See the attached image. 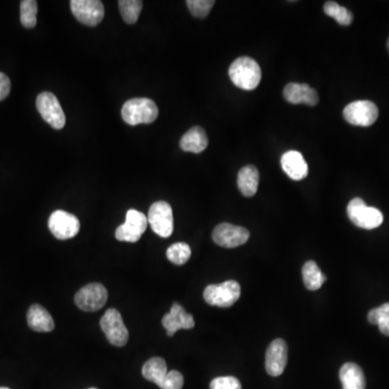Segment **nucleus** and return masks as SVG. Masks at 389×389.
Returning <instances> with one entry per match:
<instances>
[{
	"label": "nucleus",
	"mask_w": 389,
	"mask_h": 389,
	"mask_svg": "<svg viewBox=\"0 0 389 389\" xmlns=\"http://www.w3.org/2000/svg\"><path fill=\"white\" fill-rule=\"evenodd\" d=\"M228 75L236 87L251 91L260 85L262 70L257 61L248 56H240L232 62Z\"/></svg>",
	"instance_id": "1"
},
{
	"label": "nucleus",
	"mask_w": 389,
	"mask_h": 389,
	"mask_svg": "<svg viewBox=\"0 0 389 389\" xmlns=\"http://www.w3.org/2000/svg\"><path fill=\"white\" fill-rule=\"evenodd\" d=\"M158 114L159 111L155 102L146 97L129 100L121 109L122 119L130 126L152 124L157 119Z\"/></svg>",
	"instance_id": "2"
},
{
	"label": "nucleus",
	"mask_w": 389,
	"mask_h": 389,
	"mask_svg": "<svg viewBox=\"0 0 389 389\" xmlns=\"http://www.w3.org/2000/svg\"><path fill=\"white\" fill-rule=\"evenodd\" d=\"M347 216L358 228L374 230L383 224L384 216L379 209L367 207L361 198H354L348 203Z\"/></svg>",
	"instance_id": "3"
},
{
	"label": "nucleus",
	"mask_w": 389,
	"mask_h": 389,
	"mask_svg": "<svg viewBox=\"0 0 389 389\" xmlns=\"http://www.w3.org/2000/svg\"><path fill=\"white\" fill-rule=\"evenodd\" d=\"M241 288L235 280L225 281L220 285H210L205 289L203 299L211 306L228 308L239 300Z\"/></svg>",
	"instance_id": "4"
},
{
	"label": "nucleus",
	"mask_w": 389,
	"mask_h": 389,
	"mask_svg": "<svg viewBox=\"0 0 389 389\" xmlns=\"http://www.w3.org/2000/svg\"><path fill=\"white\" fill-rule=\"evenodd\" d=\"M100 326L111 345L122 347L128 343L129 331L118 310L115 308L107 310L102 317Z\"/></svg>",
	"instance_id": "5"
},
{
	"label": "nucleus",
	"mask_w": 389,
	"mask_h": 389,
	"mask_svg": "<svg viewBox=\"0 0 389 389\" xmlns=\"http://www.w3.org/2000/svg\"><path fill=\"white\" fill-rule=\"evenodd\" d=\"M37 111L40 116L48 122L51 127L56 130H61L65 126L66 117L60 102L56 95L51 92H42L37 97Z\"/></svg>",
	"instance_id": "6"
},
{
	"label": "nucleus",
	"mask_w": 389,
	"mask_h": 389,
	"mask_svg": "<svg viewBox=\"0 0 389 389\" xmlns=\"http://www.w3.org/2000/svg\"><path fill=\"white\" fill-rule=\"evenodd\" d=\"M148 221L152 226V232L160 237H170L173 232V211L166 201L152 203L148 211Z\"/></svg>",
	"instance_id": "7"
},
{
	"label": "nucleus",
	"mask_w": 389,
	"mask_h": 389,
	"mask_svg": "<svg viewBox=\"0 0 389 389\" xmlns=\"http://www.w3.org/2000/svg\"><path fill=\"white\" fill-rule=\"evenodd\" d=\"M109 298L106 288L101 283H89L75 295V304L84 312H97L104 306Z\"/></svg>",
	"instance_id": "8"
},
{
	"label": "nucleus",
	"mask_w": 389,
	"mask_h": 389,
	"mask_svg": "<svg viewBox=\"0 0 389 389\" xmlns=\"http://www.w3.org/2000/svg\"><path fill=\"white\" fill-rule=\"evenodd\" d=\"M344 118L353 126H372L379 117V109L371 101H356L344 109Z\"/></svg>",
	"instance_id": "9"
},
{
	"label": "nucleus",
	"mask_w": 389,
	"mask_h": 389,
	"mask_svg": "<svg viewBox=\"0 0 389 389\" xmlns=\"http://www.w3.org/2000/svg\"><path fill=\"white\" fill-rule=\"evenodd\" d=\"M49 230L58 240H68L77 236L80 223L77 216L63 210L54 211L49 218Z\"/></svg>",
	"instance_id": "10"
},
{
	"label": "nucleus",
	"mask_w": 389,
	"mask_h": 389,
	"mask_svg": "<svg viewBox=\"0 0 389 389\" xmlns=\"http://www.w3.org/2000/svg\"><path fill=\"white\" fill-rule=\"evenodd\" d=\"M148 221L144 213L131 209L127 212L126 222L120 225L115 232L119 241L138 242L148 228Z\"/></svg>",
	"instance_id": "11"
},
{
	"label": "nucleus",
	"mask_w": 389,
	"mask_h": 389,
	"mask_svg": "<svg viewBox=\"0 0 389 389\" xmlns=\"http://www.w3.org/2000/svg\"><path fill=\"white\" fill-rule=\"evenodd\" d=\"M70 10L81 24L97 26L104 17V6L100 0H72Z\"/></svg>",
	"instance_id": "12"
},
{
	"label": "nucleus",
	"mask_w": 389,
	"mask_h": 389,
	"mask_svg": "<svg viewBox=\"0 0 389 389\" xmlns=\"http://www.w3.org/2000/svg\"><path fill=\"white\" fill-rule=\"evenodd\" d=\"M250 232L247 228L230 223H222L213 230L212 239L223 248H237L249 240Z\"/></svg>",
	"instance_id": "13"
},
{
	"label": "nucleus",
	"mask_w": 389,
	"mask_h": 389,
	"mask_svg": "<svg viewBox=\"0 0 389 389\" xmlns=\"http://www.w3.org/2000/svg\"><path fill=\"white\" fill-rule=\"evenodd\" d=\"M288 363V346L283 340L277 339L271 342L266 351V372L271 376H279L285 371Z\"/></svg>",
	"instance_id": "14"
},
{
	"label": "nucleus",
	"mask_w": 389,
	"mask_h": 389,
	"mask_svg": "<svg viewBox=\"0 0 389 389\" xmlns=\"http://www.w3.org/2000/svg\"><path fill=\"white\" fill-rule=\"evenodd\" d=\"M162 326L167 330L168 336H173L177 330L193 329L195 326V320L193 316L179 303H174L171 310L162 318Z\"/></svg>",
	"instance_id": "15"
},
{
	"label": "nucleus",
	"mask_w": 389,
	"mask_h": 389,
	"mask_svg": "<svg viewBox=\"0 0 389 389\" xmlns=\"http://www.w3.org/2000/svg\"><path fill=\"white\" fill-rule=\"evenodd\" d=\"M283 97L291 104H306L315 106L319 102V97L316 90L306 84H289L283 90Z\"/></svg>",
	"instance_id": "16"
},
{
	"label": "nucleus",
	"mask_w": 389,
	"mask_h": 389,
	"mask_svg": "<svg viewBox=\"0 0 389 389\" xmlns=\"http://www.w3.org/2000/svg\"><path fill=\"white\" fill-rule=\"evenodd\" d=\"M281 167L285 173L294 181H301L308 174V165L298 150L285 152L281 157Z\"/></svg>",
	"instance_id": "17"
},
{
	"label": "nucleus",
	"mask_w": 389,
	"mask_h": 389,
	"mask_svg": "<svg viewBox=\"0 0 389 389\" xmlns=\"http://www.w3.org/2000/svg\"><path fill=\"white\" fill-rule=\"evenodd\" d=\"M27 324L36 332H51L54 329V318L42 305L34 304L29 307Z\"/></svg>",
	"instance_id": "18"
},
{
	"label": "nucleus",
	"mask_w": 389,
	"mask_h": 389,
	"mask_svg": "<svg viewBox=\"0 0 389 389\" xmlns=\"http://www.w3.org/2000/svg\"><path fill=\"white\" fill-rule=\"evenodd\" d=\"M180 145L184 152L200 154L209 145L206 131L200 127H193V128L189 129L181 138Z\"/></svg>",
	"instance_id": "19"
},
{
	"label": "nucleus",
	"mask_w": 389,
	"mask_h": 389,
	"mask_svg": "<svg viewBox=\"0 0 389 389\" xmlns=\"http://www.w3.org/2000/svg\"><path fill=\"white\" fill-rule=\"evenodd\" d=\"M340 380L343 389H365V373L356 363H347L341 367Z\"/></svg>",
	"instance_id": "20"
},
{
	"label": "nucleus",
	"mask_w": 389,
	"mask_h": 389,
	"mask_svg": "<svg viewBox=\"0 0 389 389\" xmlns=\"http://www.w3.org/2000/svg\"><path fill=\"white\" fill-rule=\"evenodd\" d=\"M238 189L246 197H253L259 189V170L254 166H246L238 173Z\"/></svg>",
	"instance_id": "21"
},
{
	"label": "nucleus",
	"mask_w": 389,
	"mask_h": 389,
	"mask_svg": "<svg viewBox=\"0 0 389 389\" xmlns=\"http://www.w3.org/2000/svg\"><path fill=\"white\" fill-rule=\"evenodd\" d=\"M142 374L145 380L159 386L168 374L167 363L160 357L150 358L143 365Z\"/></svg>",
	"instance_id": "22"
},
{
	"label": "nucleus",
	"mask_w": 389,
	"mask_h": 389,
	"mask_svg": "<svg viewBox=\"0 0 389 389\" xmlns=\"http://www.w3.org/2000/svg\"><path fill=\"white\" fill-rule=\"evenodd\" d=\"M302 275L305 287L310 291L319 290L326 280V276L314 261H308L304 264Z\"/></svg>",
	"instance_id": "23"
},
{
	"label": "nucleus",
	"mask_w": 389,
	"mask_h": 389,
	"mask_svg": "<svg viewBox=\"0 0 389 389\" xmlns=\"http://www.w3.org/2000/svg\"><path fill=\"white\" fill-rule=\"evenodd\" d=\"M121 17L127 24H134L138 22L142 11L143 1L141 0H120L118 1Z\"/></svg>",
	"instance_id": "24"
},
{
	"label": "nucleus",
	"mask_w": 389,
	"mask_h": 389,
	"mask_svg": "<svg viewBox=\"0 0 389 389\" xmlns=\"http://www.w3.org/2000/svg\"><path fill=\"white\" fill-rule=\"evenodd\" d=\"M367 320L370 324L379 326V329L384 335L389 336V303L371 310L367 314Z\"/></svg>",
	"instance_id": "25"
},
{
	"label": "nucleus",
	"mask_w": 389,
	"mask_h": 389,
	"mask_svg": "<svg viewBox=\"0 0 389 389\" xmlns=\"http://www.w3.org/2000/svg\"><path fill=\"white\" fill-rule=\"evenodd\" d=\"M324 13L336 19L339 24L347 26L353 22V13L347 8L342 7L335 1H326L324 3Z\"/></svg>",
	"instance_id": "26"
},
{
	"label": "nucleus",
	"mask_w": 389,
	"mask_h": 389,
	"mask_svg": "<svg viewBox=\"0 0 389 389\" xmlns=\"http://www.w3.org/2000/svg\"><path fill=\"white\" fill-rule=\"evenodd\" d=\"M21 23L25 29H33L37 24L38 3L36 0H23L21 1Z\"/></svg>",
	"instance_id": "27"
},
{
	"label": "nucleus",
	"mask_w": 389,
	"mask_h": 389,
	"mask_svg": "<svg viewBox=\"0 0 389 389\" xmlns=\"http://www.w3.org/2000/svg\"><path fill=\"white\" fill-rule=\"evenodd\" d=\"M191 250L185 242H177L168 248L167 257L175 265H184L191 259Z\"/></svg>",
	"instance_id": "28"
},
{
	"label": "nucleus",
	"mask_w": 389,
	"mask_h": 389,
	"mask_svg": "<svg viewBox=\"0 0 389 389\" xmlns=\"http://www.w3.org/2000/svg\"><path fill=\"white\" fill-rule=\"evenodd\" d=\"M216 1L213 0H187L186 5L189 11L193 17H208L210 10L212 9Z\"/></svg>",
	"instance_id": "29"
},
{
	"label": "nucleus",
	"mask_w": 389,
	"mask_h": 389,
	"mask_svg": "<svg viewBox=\"0 0 389 389\" xmlns=\"http://www.w3.org/2000/svg\"><path fill=\"white\" fill-rule=\"evenodd\" d=\"M184 377L179 371L172 370L166 375L165 380L159 385L161 389H182Z\"/></svg>",
	"instance_id": "30"
},
{
	"label": "nucleus",
	"mask_w": 389,
	"mask_h": 389,
	"mask_svg": "<svg viewBox=\"0 0 389 389\" xmlns=\"http://www.w3.org/2000/svg\"><path fill=\"white\" fill-rule=\"evenodd\" d=\"M210 389H241V384L236 377L221 376L210 383Z\"/></svg>",
	"instance_id": "31"
},
{
	"label": "nucleus",
	"mask_w": 389,
	"mask_h": 389,
	"mask_svg": "<svg viewBox=\"0 0 389 389\" xmlns=\"http://www.w3.org/2000/svg\"><path fill=\"white\" fill-rule=\"evenodd\" d=\"M11 83L6 74L0 73V101H3L9 95Z\"/></svg>",
	"instance_id": "32"
},
{
	"label": "nucleus",
	"mask_w": 389,
	"mask_h": 389,
	"mask_svg": "<svg viewBox=\"0 0 389 389\" xmlns=\"http://www.w3.org/2000/svg\"><path fill=\"white\" fill-rule=\"evenodd\" d=\"M0 389H10V388H8V387H0Z\"/></svg>",
	"instance_id": "33"
},
{
	"label": "nucleus",
	"mask_w": 389,
	"mask_h": 389,
	"mask_svg": "<svg viewBox=\"0 0 389 389\" xmlns=\"http://www.w3.org/2000/svg\"><path fill=\"white\" fill-rule=\"evenodd\" d=\"M387 47H388V50H389V39H388V42H387Z\"/></svg>",
	"instance_id": "34"
},
{
	"label": "nucleus",
	"mask_w": 389,
	"mask_h": 389,
	"mask_svg": "<svg viewBox=\"0 0 389 389\" xmlns=\"http://www.w3.org/2000/svg\"><path fill=\"white\" fill-rule=\"evenodd\" d=\"M89 389H97V388H89Z\"/></svg>",
	"instance_id": "35"
}]
</instances>
